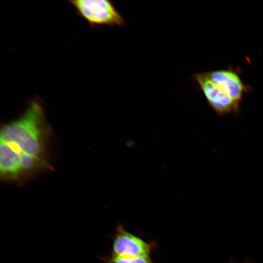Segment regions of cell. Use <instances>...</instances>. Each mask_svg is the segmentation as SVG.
<instances>
[{"mask_svg":"<svg viewBox=\"0 0 263 263\" xmlns=\"http://www.w3.org/2000/svg\"></svg>","mask_w":263,"mask_h":263,"instance_id":"obj_7","label":"cell"},{"mask_svg":"<svg viewBox=\"0 0 263 263\" xmlns=\"http://www.w3.org/2000/svg\"><path fill=\"white\" fill-rule=\"evenodd\" d=\"M105 263H155L150 256L137 257H121L112 255H106L100 257Z\"/></svg>","mask_w":263,"mask_h":263,"instance_id":"obj_6","label":"cell"},{"mask_svg":"<svg viewBox=\"0 0 263 263\" xmlns=\"http://www.w3.org/2000/svg\"><path fill=\"white\" fill-rule=\"evenodd\" d=\"M112 240L111 254L121 257L150 256L156 249L154 242H147L132 233L121 224L118 225L111 237Z\"/></svg>","mask_w":263,"mask_h":263,"instance_id":"obj_3","label":"cell"},{"mask_svg":"<svg viewBox=\"0 0 263 263\" xmlns=\"http://www.w3.org/2000/svg\"><path fill=\"white\" fill-rule=\"evenodd\" d=\"M193 78L209 105L217 113L223 115L237 112L239 103L215 85L205 73L196 74L193 75Z\"/></svg>","mask_w":263,"mask_h":263,"instance_id":"obj_4","label":"cell"},{"mask_svg":"<svg viewBox=\"0 0 263 263\" xmlns=\"http://www.w3.org/2000/svg\"><path fill=\"white\" fill-rule=\"evenodd\" d=\"M77 14L92 27L122 26L125 20L113 3L107 0H71Z\"/></svg>","mask_w":263,"mask_h":263,"instance_id":"obj_2","label":"cell"},{"mask_svg":"<svg viewBox=\"0 0 263 263\" xmlns=\"http://www.w3.org/2000/svg\"><path fill=\"white\" fill-rule=\"evenodd\" d=\"M52 134L42 102L38 98L32 99L19 117L1 128L0 179L20 186L51 170Z\"/></svg>","mask_w":263,"mask_h":263,"instance_id":"obj_1","label":"cell"},{"mask_svg":"<svg viewBox=\"0 0 263 263\" xmlns=\"http://www.w3.org/2000/svg\"><path fill=\"white\" fill-rule=\"evenodd\" d=\"M205 74L215 85L239 104L244 94L249 90L239 75L230 69L215 70Z\"/></svg>","mask_w":263,"mask_h":263,"instance_id":"obj_5","label":"cell"}]
</instances>
